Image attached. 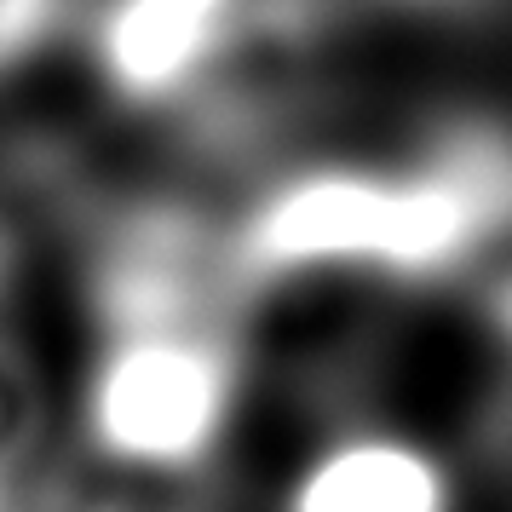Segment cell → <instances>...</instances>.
<instances>
[{"label":"cell","mask_w":512,"mask_h":512,"mask_svg":"<svg viewBox=\"0 0 512 512\" xmlns=\"http://www.w3.org/2000/svg\"><path fill=\"white\" fill-rule=\"evenodd\" d=\"M495 328H501V409H495V420H501V443L512 455V277L495 288Z\"/></svg>","instance_id":"7"},{"label":"cell","mask_w":512,"mask_h":512,"mask_svg":"<svg viewBox=\"0 0 512 512\" xmlns=\"http://www.w3.org/2000/svg\"><path fill=\"white\" fill-rule=\"evenodd\" d=\"M512 231V133L449 127L409 156H334L277 173L219 259L236 294L277 282H438Z\"/></svg>","instance_id":"1"},{"label":"cell","mask_w":512,"mask_h":512,"mask_svg":"<svg viewBox=\"0 0 512 512\" xmlns=\"http://www.w3.org/2000/svg\"><path fill=\"white\" fill-rule=\"evenodd\" d=\"M64 12H70V0H0V75L47 47Z\"/></svg>","instance_id":"6"},{"label":"cell","mask_w":512,"mask_h":512,"mask_svg":"<svg viewBox=\"0 0 512 512\" xmlns=\"http://www.w3.org/2000/svg\"><path fill=\"white\" fill-rule=\"evenodd\" d=\"M282 512H455V478L409 432L346 426L294 466Z\"/></svg>","instance_id":"4"},{"label":"cell","mask_w":512,"mask_h":512,"mask_svg":"<svg viewBox=\"0 0 512 512\" xmlns=\"http://www.w3.org/2000/svg\"><path fill=\"white\" fill-rule=\"evenodd\" d=\"M41 438V392L24 346L0 328V489H18V472Z\"/></svg>","instance_id":"5"},{"label":"cell","mask_w":512,"mask_h":512,"mask_svg":"<svg viewBox=\"0 0 512 512\" xmlns=\"http://www.w3.org/2000/svg\"><path fill=\"white\" fill-rule=\"evenodd\" d=\"M277 0H104L93 18V70L127 110H167L208 93Z\"/></svg>","instance_id":"3"},{"label":"cell","mask_w":512,"mask_h":512,"mask_svg":"<svg viewBox=\"0 0 512 512\" xmlns=\"http://www.w3.org/2000/svg\"><path fill=\"white\" fill-rule=\"evenodd\" d=\"M81 374V449L98 472L185 489L231 438L248 351L236 311H121L98 317Z\"/></svg>","instance_id":"2"},{"label":"cell","mask_w":512,"mask_h":512,"mask_svg":"<svg viewBox=\"0 0 512 512\" xmlns=\"http://www.w3.org/2000/svg\"><path fill=\"white\" fill-rule=\"evenodd\" d=\"M397 6H432V0H397Z\"/></svg>","instance_id":"8"}]
</instances>
